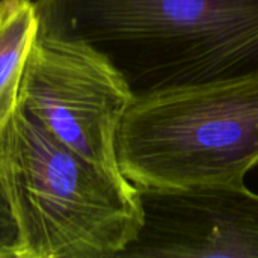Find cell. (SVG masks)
<instances>
[{
  "mask_svg": "<svg viewBox=\"0 0 258 258\" xmlns=\"http://www.w3.org/2000/svg\"><path fill=\"white\" fill-rule=\"evenodd\" d=\"M38 33L35 0L0 2V130L20 103L23 73Z\"/></svg>",
  "mask_w": 258,
  "mask_h": 258,
  "instance_id": "8992f818",
  "label": "cell"
},
{
  "mask_svg": "<svg viewBox=\"0 0 258 258\" xmlns=\"http://www.w3.org/2000/svg\"><path fill=\"white\" fill-rule=\"evenodd\" d=\"M116 157L135 187L245 186L258 165V71L135 97Z\"/></svg>",
  "mask_w": 258,
  "mask_h": 258,
  "instance_id": "3957f363",
  "label": "cell"
},
{
  "mask_svg": "<svg viewBox=\"0 0 258 258\" xmlns=\"http://www.w3.org/2000/svg\"><path fill=\"white\" fill-rule=\"evenodd\" d=\"M0 2H3V0H0Z\"/></svg>",
  "mask_w": 258,
  "mask_h": 258,
  "instance_id": "ba28073f",
  "label": "cell"
},
{
  "mask_svg": "<svg viewBox=\"0 0 258 258\" xmlns=\"http://www.w3.org/2000/svg\"><path fill=\"white\" fill-rule=\"evenodd\" d=\"M133 100L122 74L97 48L38 33L23 73L20 104L59 142L119 177L116 139Z\"/></svg>",
  "mask_w": 258,
  "mask_h": 258,
  "instance_id": "277c9868",
  "label": "cell"
},
{
  "mask_svg": "<svg viewBox=\"0 0 258 258\" xmlns=\"http://www.w3.org/2000/svg\"><path fill=\"white\" fill-rule=\"evenodd\" d=\"M138 192L141 228L119 258H258V194L246 186Z\"/></svg>",
  "mask_w": 258,
  "mask_h": 258,
  "instance_id": "5b68a950",
  "label": "cell"
},
{
  "mask_svg": "<svg viewBox=\"0 0 258 258\" xmlns=\"http://www.w3.org/2000/svg\"><path fill=\"white\" fill-rule=\"evenodd\" d=\"M39 32L85 41L135 97L258 71V0H35Z\"/></svg>",
  "mask_w": 258,
  "mask_h": 258,
  "instance_id": "6da1fadb",
  "label": "cell"
},
{
  "mask_svg": "<svg viewBox=\"0 0 258 258\" xmlns=\"http://www.w3.org/2000/svg\"><path fill=\"white\" fill-rule=\"evenodd\" d=\"M0 178L23 258H119L141 228L138 187L59 142L20 103L0 130Z\"/></svg>",
  "mask_w": 258,
  "mask_h": 258,
  "instance_id": "7a4b0ae2",
  "label": "cell"
},
{
  "mask_svg": "<svg viewBox=\"0 0 258 258\" xmlns=\"http://www.w3.org/2000/svg\"><path fill=\"white\" fill-rule=\"evenodd\" d=\"M0 258H23L20 227L0 178Z\"/></svg>",
  "mask_w": 258,
  "mask_h": 258,
  "instance_id": "52a82bcc",
  "label": "cell"
}]
</instances>
